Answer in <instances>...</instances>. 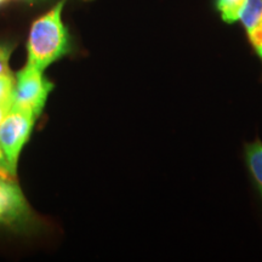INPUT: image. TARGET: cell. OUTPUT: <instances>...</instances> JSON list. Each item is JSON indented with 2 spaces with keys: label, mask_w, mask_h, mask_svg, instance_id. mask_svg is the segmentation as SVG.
<instances>
[{
  "label": "cell",
  "mask_w": 262,
  "mask_h": 262,
  "mask_svg": "<svg viewBox=\"0 0 262 262\" xmlns=\"http://www.w3.org/2000/svg\"><path fill=\"white\" fill-rule=\"evenodd\" d=\"M239 22L243 26L249 44L262 64V0H247Z\"/></svg>",
  "instance_id": "obj_5"
},
{
  "label": "cell",
  "mask_w": 262,
  "mask_h": 262,
  "mask_svg": "<svg viewBox=\"0 0 262 262\" xmlns=\"http://www.w3.org/2000/svg\"><path fill=\"white\" fill-rule=\"evenodd\" d=\"M6 2H8V0H0V5L4 4V3H6Z\"/></svg>",
  "instance_id": "obj_11"
},
{
  "label": "cell",
  "mask_w": 262,
  "mask_h": 262,
  "mask_svg": "<svg viewBox=\"0 0 262 262\" xmlns=\"http://www.w3.org/2000/svg\"><path fill=\"white\" fill-rule=\"evenodd\" d=\"M3 180H5V179H3V178H2V175H0V182H2Z\"/></svg>",
  "instance_id": "obj_12"
},
{
  "label": "cell",
  "mask_w": 262,
  "mask_h": 262,
  "mask_svg": "<svg viewBox=\"0 0 262 262\" xmlns=\"http://www.w3.org/2000/svg\"><path fill=\"white\" fill-rule=\"evenodd\" d=\"M244 160L251 182L262 201V141L256 139L245 143Z\"/></svg>",
  "instance_id": "obj_6"
},
{
  "label": "cell",
  "mask_w": 262,
  "mask_h": 262,
  "mask_svg": "<svg viewBox=\"0 0 262 262\" xmlns=\"http://www.w3.org/2000/svg\"><path fill=\"white\" fill-rule=\"evenodd\" d=\"M64 2L61 0L32 25L27 45V63L40 71H44L70 50L68 31L62 21Z\"/></svg>",
  "instance_id": "obj_1"
},
{
  "label": "cell",
  "mask_w": 262,
  "mask_h": 262,
  "mask_svg": "<svg viewBox=\"0 0 262 262\" xmlns=\"http://www.w3.org/2000/svg\"><path fill=\"white\" fill-rule=\"evenodd\" d=\"M52 89L54 84L44 77L42 71L27 63L16 74L12 107L28 111L38 118Z\"/></svg>",
  "instance_id": "obj_3"
},
{
  "label": "cell",
  "mask_w": 262,
  "mask_h": 262,
  "mask_svg": "<svg viewBox=\"0 0 262 262\" xmlns=\"http://www.w3.org/2000/svg\"><path fill=\"white\" fill-rule=\"evenodd\" d=\"M29 219V208L24 193L14 180L0 182V222L10 227H21Z\"/></svg>",
  "instance_id": "obj_4"
},
{
  "label": "cell",
  "mask_w": 262,
  "mask_h": 262,
  "mask_svg": "<svg viewBox=\"0 0 262 262\" xmlns=\"http://www.w3.org/2000/svg\"><path fill=\"white\" fill-rule=\"evenodd\" d=\"M11 52V47L5 44H0V75H12L9 67V60Z\"/></svg>",
  "instance_id": "obj_10"
},
{
  "label": "cell",
  "mask_w": 262,
  "mask_h": 262,
  "mask_svg": "<svg viewBox=\"0 0 262 262\" xmlns=\"http://www.w3.org/2000/svg\"><path fill=\"white\" fill-rule=\"evenodd\" d=\"M245 2L247 0H215V9L225 24L234 25L239 22Z\"/></svg>",
  "instance_id": "obj_7"
},
{
  "label": "cell",
  "mask_w": 262,
  "mask_h": 262,
  "mask_svg": "<svg viewBox=\"0 0 262 262\" xmlns=\"http://www.w3.org/2000/svg\"><path fill=\"white\" fill-rule=\"evenodd\" d=\"M35 119L32 112L11 106L0 124V147L15 176L19 153L29 139Z\"/></svg>",
  "instance_id": "obj_2"
},
{
  "label": "cell",
  "mask_w": 262,
  "mask_h": 262,
  "mask_svg": "<svg viewBox=\"0 0 262 262\" xmlns=\"http://www.w3.org/2000/svg\"><path fill=\"white\" fill-rule=\"evenodd\" d=\"M15 80L12 75H0V103L11 104L14 101Z\"/></svg>",
  "instance_id": "obj_8"
},
{
  "label": "cell",
  "mask_w": 262,
  "mask_h": 262,
  "mask_svg": "<svg viewBox=\"0 0 262 262\" xmlns=\"http://www.w3.org/2000/svg\"><path fill=\"white\" fill-rule=\"evenodd\" d=\"M10 108H11V104L0 103V124H2V120L5 114L10 111ZM0 175H2V178L5 180L16 179V176L11 172V170L9 168V164L6 162V158L4 156V152H3L2 147H0Z\"/></svg>",
  "instance_id": "obj_9"
}]
</instances>
